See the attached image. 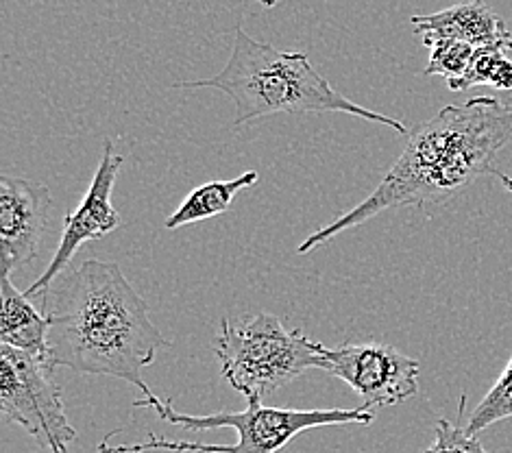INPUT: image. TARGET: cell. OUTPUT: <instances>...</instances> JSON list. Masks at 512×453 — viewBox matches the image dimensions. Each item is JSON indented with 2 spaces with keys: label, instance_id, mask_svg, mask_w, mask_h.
<instances>
[{
  "label": "cell",
  "instance_id": "obj_1",
  "mask_svg": "<svg viewBox=\"0 0 512 453\" xmlns=\"http://www.w3.org/2000/svg\"><path fill=\"white\" fill-rule=\"evenodd\" d=\"M512 138V105L495 96H473L462 105H445L430 120L408 131L406 149L367 199L314 231L299 244L308 253L347 229L397 207L441 205L493 175V162Z\"/></svg>",
  "mask_w": 512,
  "mask_h": 453
},
{
  "label": "cell",
  "instance_id": "obj_2",
  "mask_svg": "<svg viewBox=\"0 0 512 453\" xmlns=\"http://www.w3.org/2000/svg\"><path fill=\"white\" fill-rule=\"evenodd\" d=\"M42 301L51 325L48 349L57 366L125 379L140 388L142 397L153 395L142 369L153 364L162 349H170V342L116 262L85 260L57 279Z\"/></svg>",
  "mask_w": 512,
  "mask_h": 453
},
{
  "label": "cell",
  "instance_id": "obj_3",
  "mask_svg": "<svg viewBox=\"0 0 512 453\" xmlns=\"http://www.w3.org/2000/svg\"><path fill=\"white\" fill-rule=\"evenodd\" d=\"M173 88H212L236 105L234 125H247L273 114H351L380 122L399 133H408L404 122L362 107L340 94L301 51L279 48L253 40L238 27L225 68L210 79L179 81Z\"/></svg>",
  "mask_w": 512,
  "mask_h": 453
},
{
  "label": "cell",
  "instance_id": "obj_4",
  "mask_svg": "<svg viewBox=\"0 0 512 453\" xmlns=\"http://www.w3.org/2000/svg\"><path fill=\"white\" fill-rule=\"evenodd\" d=\"M133 408H151L170 425L184 427L188 432L218 430V427H231L236 432V443L231 445H205L190 443V440H166L149 434L146 443L120 445L114 453H144L151 449L168 451H190V453H277L282 451L292 438L299 434L316 430L327 425H371L373 412L364 406L353 410H295V408H268L262 401H247V410L242 412H216L205 416L175 412L170 399H160L155 393L133 401Z\"/></svg>",
  "mask_w": 512,
  "mask_h": 453
},
{
  "label": "cell",
  "instance_id": "obj_5",
  "mask_svg": "<svg viewBox=\"0 0 512 453\" xmlns=\"http://www.w3.org/2000/svg\"><path fill=\"white\" fill-rule=\"evenodd\" d=\"M216 358L231 388L247 401H262L308 369H319L323 345L303 329H286L271 312L255 314L242 325L223 316Z\"/></svg>",
  "mask_w": 512,
  "mask_h": 453
},
{
  "label": "cell",
  "instance_id": "obj_6",
  "mask_svg": "<svg viewBox=\"0 0 512 453\" xmlns=\"http://www.w3.org/2000/svg\"><path fill=\"white\" fill-rule=\"evenodd\" d=\"M55 369L53 358L0 345V410L5 419L24 427L42 449L66 453L77 432L66 416Z\"/></svg>",
  "mask_w": 512,
  "mask_h": 453
},
{
  "label": "cell",
  "instance_id": "obj_7",
  "mask_svg": "<svg viewBox=\"0 0 512 453\" xmlns=\"http://www.w3.org/2000/svg\"><path fill=\"white\" fill-rule=\"evenodd\" d=\"M319 369L356 390L367 410L395 406L419 393V360L390 345H323Z\"/></svg>",
  "mask_w": 512,
  "mask_h": 453
},
{
  "label": "cell",
  "instance_id": "obj_8",
  "mask_svg": "<svg viewBox=\"0 0 512 453\" xmlns=\"http://www.w3.org/2000/svg\"><path fill=\"white\" fill-rule=\"evenodd\" d=\"M123 164L125 159L123 155L116 153L114 142L105 140L101 162L99 168H96L88 192H85L83 201L77 205V210L68 214L64 220V234L62 240H59V247L53 255V260L48 262L46 271L40 275V279H35L33 284L24 290V295L29 299L42 297L44 292L55 284L83 244L101 240L120 227V214L116 212V207L112 203V192Z\"/></svg>",
  "mask_w": 512,
  "mask_h": 453
},
{
  "label": "cell",
  "instance_id": "obj_9",
  "mask_svg": "<svg viewBox=\"0 0 512 453\" xmlns=\"http://www.w3.org/2000/svg\"><path fill=\"white\" fill-rule=\"evenodd\" d=\"M53 210V194L42 183L0 177V260L11 275L29 266L40 253Z\"/></svg>",
  "mask_w": 512,
  "mask_h": 453
},
{
  "label": "cell",
  "instance_id": "obj_10",
  "mask_svg": "<svg viewBox=\"0 0 512 453\" xmlns=\"http://www.w3.org/2000/svg\"><path fill=\"white\" fill-rule=\"evenodd\" d=\"M410 22L414 35H421L423 44L438 38H451L469 42L475 48L504 46L512 51V35L506 22L482 0L460 3L428 16H412Z\"/></svg>",
  "mask_w": 512,
  "mask_h": 453
},
{
  "label": "cell",
  "instance_id": "obj_11",
  "mask_svg": "<svg viewBox=\"0 0 512 453\" xmlns=\"http://www.w3.org/2000/svg\"><path fill=\"white\" fill-rule=\"evenodd\" d=\"M0 299V342L40 358H53L48 349V316L35 310L31 299L11 284V277L5 273L0 279Z\"/></svg>",
  "mask_w": 512,
  "mask_h": 453
},
{
  "label": "cell",
  "instance_id": "obj_12",
  "mask_svg": "<svg viewBox=\"0 0 512 453\" xmlns=\"http://www.w3.org/2000/svg\"><path fill=\"white\" fill-rule=\"evenodd\" d=\"M260 175L255 170H247L245 175H238L236 179L227 181H210L203 186L194 188L188 197L181 201L177 210L166 218V229H181L188 225L203 223L207 218L225 214L234 199L242 190H247L258 183Z\"/></svg>",
  "mask_w": 512,
  "mask_h": 453
},
{
  "label": "cell",
  "instance_id": "obj_13",
  "mask_svg": "<svg viewBox=\"0 0 512 453\" xmlns=\"http://www.w3.org/2000/svg\"><path fill=\"white\" fill-rule=\"evenodd\" d=\"M504 46H482L475 48L469 70L460 79L447 81L451 92H462L478 85H489L497 90H512V59Z\"/></svg>",
  "mask_w": 512,
  "mask_h": 453
},
{
  "label": "cell",
  "instance_id": "obj_14",
  "mask_svg": "<svg viewBox=\"0 0 512 453\" xmlns=\"http://www.w3.org/2000/svg\"><path fill=\"white\" fill-rule=\"evenodd\" d=\"M512 419V358L467 421V432L478 436L486 427Z\"/></svg>",
  "mask_w": 512,
  "mask_h": 453
},
{
  "label": "cell",
  "instance_id": "obj_15",
  "mask_svg": "<svg viewBox=\"0 0 512 453\" xmlns=\"http://www.w3.org/2000/svg\"><path fill=\"white\" fill-rule=\"evenodd\" d=\"M430 48V61L425 66L423 75H436L447 81L460 79L471 66V59L475 55V46L469 42L451 40V38H438L425 42Z\"/></svg>",
  "mask_w": 512,
  "mask_h": 453
},
{
  "label": "cell",
  "instance_id": "obj_16",
  "mask_svg": "<svg viewBox=\"0 0 512 453\" xmlns=\"http://www.w3.org/2000/svg\"><path fill=\"white\" fill-rule=\"evenodd\" d=\"M465 408L467 395H462L458 403V421L451 423L449 419H438L434 443L423 453H486L478 436L469 434L467 427L460 421L465 416Z\"/></svg>",
  "mask_w": 512,
  "mask_h": 453
},
{
  "label": "cell",
  "instance_id": "obj_17",
  "mask_svg": "<svg viewBox=\"0 0 512 453\" xmlns=\"http://www.w3.org/2000/svg\"><path fill=\"white\" fill-rule=\"evenodd\" d=\"M116 434V432H114ZM114 434H107L101 443H99V447H96V453H114V447H109V438H112Z\"/></svg>",
  "mask_w": 512,
  "mask_h": 453
},
{
  "label": "cell",
  "instance_id": "obj_18",
  "mask_svg": "<svg viewBox=\"0 0 512 453\" xmlns=\"http://www.w3.org/2000/svg\"><path fill=\"white\" fill-rule=\"evenodd\" d=\"M499 181H502V186L512 194V177H508V175H504V173H499V170H495V173H493Z\"/></svg>",
  "mask_w": 512,
  "mask_h": 453
},
{
  "label": "cell",
  "instance_id": "obj_19",
  "mask_svg": "<svg viewBox=\"0 0 512 453\" xmlns=\"http://www.w3.org/2000/svg\"><path fill=\"white\" fill-rule=\"evenodd\" d=\"M253 3H260L266 9H273V7H277L279 3H282V0H253Z\"/></svg>",
  "mask_w": 512,
  "mask_h": 453
}]
</instances>
